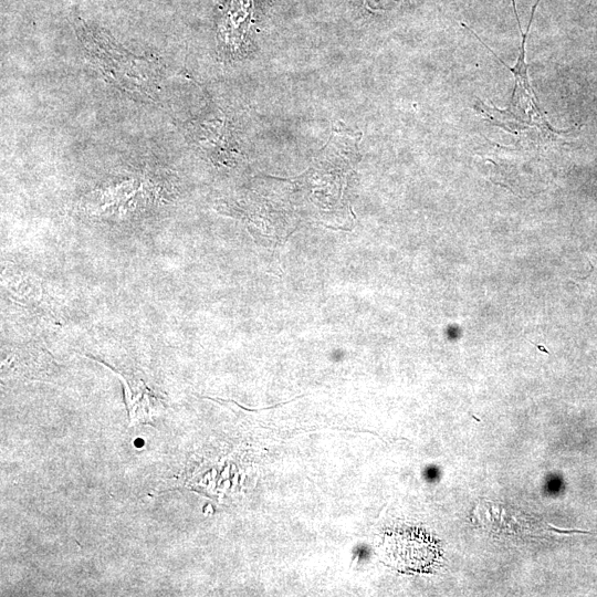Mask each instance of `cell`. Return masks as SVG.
<instances>
[{"label": "cell", "mask_w": 597, "mask_h": 597, "mask_svg": "<svg viewBox=\"0 0 597 597\" xmlns=\"http://www.w3.org/2000/svg\"><path fill=\"white\" fill-rule=\"evenodd\" d=\"M252 0H232L224 15L223 33L233 44L240 42L250 23L252 14Z\"/></svg>", "instance_id": "4"}, {"label": "cell", "mask_w": 597, "mask_h": 597, "mask_svg": "<svg viewBox=\"0 0 597 597\" xmlns=\"http://www.w3.org/2000/svg\"><path fill=\"white\" fill-rule=\"evenodd\" d=\"M380 552L390 567L406 574L430 573L441 557L438 541L425 530L407 525L387 530Z\"/></svg>", "instance_id": "2"}, {"label": "cell", "mask_w": 597, "mask_h": 597, "mask_svg": "<svg viewBox=\"0 0 597 597\" xmlns=\"http://www.w3.org/2000/svg\"><path fill=\"white\" fill-rule=\"evenodd\" d=\"M82 42L94 64L123 90L155 100L160 74L154 60L133 55L101 33L83 31Z\"/></svg>", "instance_id": "1"}, {"label": "cell", "mask_w": 597, "mask_h": 597, "mask_svg": "<svg viewBox=\"0 0 597 597\" xmlns=\"http://www.w3.org/2000/svg\"><path fill=\"white\" fill-rule=\"evenodd\" d=\"M388 0H367L369 7L380 8L383 4H385Z\"/></svg>", "instance_id": "5"}, {"label": "cell", "mask_w": 597, "mask_h": 597, "mask_svg": "<svg viewBox=\"0 0 597 597\" xmlns=\"http://www.w3.org/2000/svg\"><path fill=\"white\" fill-rule=\"evenodd\" d=\"M541 0H536L535 4L532 9V14L530 19V23L527 25V31L525 33L521 32L522 35V42L520 45V52H519V59L516 61V64L512 67L509 66L505 62H503L469 27H467L464 23H461L465 29H468L471 33H473L481 43L490 51L492 54L499 60L505 67H507L515 77V86L513 90V95L511 98V105L507 109H505V113H509L511 116H514L516 118H521L523 116H526L527 123L530 125H535L542 127L545 132L555 133L553 130V127L549 126L548 122L540 111L537 106V100L534 95V92L532 91L530 80H528V73H527V64L525 61V42L527 34L530 32L532 21L535 14V10L538 6Z\"/></svg>", "instance_id": "3"}]
</instances>
